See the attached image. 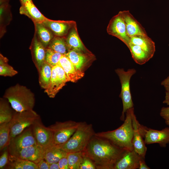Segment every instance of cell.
<instances>
[{
	"label": "cell",
	"instance_id": "cell-30",
	"mask_svg": "<svg viewBox=\"0 0 169 169\" xmlns=\"http://www.w3.org/2000/svg\"><path fill=\"white\" fill-rule=\"evenodd\" d=\"M64 37L55 36L46 48L50 49L63 55L67 54L68 49Z\"/></svg>",
	"mask_w": 169,
	"mask_h": 169
},
{
	"label": "cell",
	"instance_id": "cell-13",
	"mask_svg": "<svg viewBox=\"0 0 169 169\" xmlns=\"http://www.w3.org/2000/svg\"><path fill=\"white\" fill-rule=\"evenodd\" d=\"M44 150L36 145L30 146L9 152V155L37 163L43 158Z\"/></svg>",
	"mask_w": 169,
	"mask_h": 169
},
{
	"label": "cell",
	"instance_id": "cell-4",
	"mask_svg": "<svg viewBox=\"0 0 169 169\" xmlns=\"http://www.w3.org/2000/svg\"><path fill=\"white\" fill-rule=\"evenodd\" d=\"M95 133L92 124L80 122L73 135L60 147L67 153L84 151Z\"/></svg>",
	"mask_w": 169,
	"mask_h": 169
},
{
	"label": "cell",
	"instance_id": "cell-18",
	"mask_svg": "<svg viewBox=\"0 0 169 169\" xmlns=\"http://www.w3.org/2000/svg\"><path fill=\"white\" fill-rule=\"evenodd\" d=\"M58 64L64 70L69 81L76 82L84 76L83 72L77 69L65 54L61 57Z\"/></svg>",
	"mask_w": 169,
	"mask_h": 169
},
{
	"label": "cell",
	"instance_id": "cell-17",
	"mask_svg": "<svg viewBox=\"0 0 169 169\" xmlns=\"http://www.w3.org/2000/svg\"><path fill=\"white\" fill-rule=\"evenodd\" d=\"M121 12L125 23L127 34L130 38L137 35L148 36L145 29L129 10Z\"/></svg>",
	"mask_w": 169,
	"mask_h": 169
},
{
	"label": "cell",
	"instance_id": "cell-39",
	"mask_svg": "<svg viewBox=\"0 0 169 169\" xmlns=\"http://www.w3.org/2000/svg\"><path fill=\"white\" fill-rule=\"evenodd\" d=\"M37 164L38 169H49V164L44 158L41 159Z\"/></svg>",
	"mask_w": 169,
	"mask_h": 169
},
{
	"label": "cell",
	"instance_id": "cell-26",
	"mask_svg": "<svg viewBox=\"0 0 169 169\" xmlns=\"http://www.w3.org/2000/svg\"><path fill=\"white\" fill-rule=\"evenodd\" d=\"M127 47L133 60L139 64H145L153 57L138 45L130 43Z\"/></svg>",
	"mask_w": 169,
	"mask_h": 169
},
{
	"label": "cell",
	"instance_id": "cell-6",
	"mask_svg": "<svg viewBox=\"0 0 169 169\" xmlns=\"http://www.w3.org/2000/svg\"><path fill=\"white\" fill-rule=\"evenodd\" d=\"M39 117V115L33 110L22 112L15 111L11 120L10 140L32 126Z\"/></svg>",
	"mask_w": 169,
	"mask_h": 169
},
{
	"label": "cell",
	"instance_id": "cell-3",
	"mask_svg": "<svg viewBox=\"0 0 169 169\" xmlns=\"http://www.w3.org/2000/svg\"><path fill=\"white\" fill-rule=\"evenodd\" d=\"M3 97L17 112L33 110L35 104L34 94L26 86L18 84L7 89Z\"/></svg>",
	"mask_w": 169,
	"mask_h": 169
},
{
	"label": "cell",
	"instance_id": "cell-37",
	"mask_svg": "<svg viewBox=\"0 0 169 169\" xmlns=\"http://www.w3.org/2000/svg\"><path fill=\"white\" fill-rule=\"evenodd\" d=\"M160 115L165 120L166 124L169 126V107H162L160 110Z\"/></svg>",
	"mask_w": 169,
	"mask_h": 169
},
{
	"label": "cell",
	"instance_id": "cell-41",
	"mask_svg": "<svg viewBox=\"0 0 169 169\" xmlns=\"http://www.w3.org/2000/svg\"><path fill=\"white\" fill-rule=\"evenodd\" d=\"M145 158L141 157L139 162V169H150V168L148 167L146 164L145 160Z\"/></svg>",
	"mask_w": 169,
	"mask_h": 169
},
{
	"label": "cell",
	"instance_id": "cell-21",
	"mask_svg": "<svg viewBox=\"0 0 169 169\" xmlns=\"http://www.w3.org/2000/svg\"><path fill=\"white\" fill-rule=\"evenodd\" d=\"M90 53L71 50H69L65 55L77 69L82 70L89 61L90 57H92V54Z\"/></svg>",
	"mask_w": 169,
	"mask_h": 169
},
{
	"label": "cell",
	"instance_id": "cell-10",
	"mask_svg": "<svg viewBox=\"0 0 169 169\" xmlns=\"http://www.w3.org/2000/svg\"><path fill=\"white\" fill-rule=\"evenodd\" d=\"M33 133L37 145L44 150L52 145L53 133L48 127L43 124L40 117L31 126Z\"/></svg>",
	"mask_w": 169,
	"mask_h": 169
},
{
	"label": "cell",
	"instance_id": "cell-2",
	"mask_svg": "<svg viewBox=\"0 0 169 169\" xmlns=\"http://www.w3.org/2000/svg\"><path fill=\"white\" fill-rule=\"evenodd\" d=\"M133 107L128 110L123 123L119 128L111 131L95 133L97 136L107 139L115 145L125 150L133 149L132 144L134 129L132 115Z\"/></svg>",
	"mask_w": 169,
	"mask_h": 169
},
{
	"label": "cell",
	"instance_id": "cell-40",
	"mask_svg": "<svg viewBox=\"0 0 169 169\" xmlns=\"http://www.w3.org/2000/svg\"><path fill=\"white\" fill-rule=\"evenodd\" d=\"M161 84L164 87L166 92L169 93V75L166 79L161 82Z\"/></svg>",
	"mask_w": 169,
	"mask_h": 169
},
{
	"label": "cell",
	"instance_id": "cell-15",
	"mask_svg": "<svg viewBox=\"0 0 169 169\" xmlns=\"http://www.w3.org/2000/svg\"><path fill=\"white\" fill-rule=\"evenodd\" d=\"M134 134L132 144L134 150L142 157L145 158L147 147L140 130L141 124L137 120L134 112L132 115Z\"/></svg>",
	"mask_w": 169,
	"mask_h": 169
},
{
	"label": "cell",
	"instance_id": "cell-34",
	"mask_svg": "<svg viewBox=\"0 0 169 169\" xmlns=\"http://www.w3.org/2000/svg\"><path fill=\"white\" fill-rule=\"evenodd\" d=\"M63 55L48 48H46L45 61L53 67L57 64Z\"/></svg>",
	"mask_w": 169,
	"mask_h": 169
},
{
	"label": "cell",
	"instance_id": "cell-1",
	"mask_svg": "<svg viewBox=\"0 0 169 169\" xmlns=\"http://www.w3.org/2000/svg\"><path fill=\"white\" fill-rule=\"evenodd\" d=\"M125 150L107 139L95 135L84 151L95 164L97 169H113Z\"/></svg>",
	"mask_w": 169,
	"mask_h": 169
},
{
	"label": "cell",
	"instance_id": "cell-12",
	"mask_svg": "<svg viewBox=\"0 0 169 169\" xmlns=\"http://www.w3.org/2000/svg\"><path fill=\"white\" fill-rule=\"evenodd\" d=\"M144 138L146 144L158 143L161 147H165L169 143V127L158 130L146 127Z\"/></svg>",
	"mask_w": 169,
	"mask_h": 169
},
{
	"label": "cell",
	"instance_id": "cell-9",
	"mask_svg": "<svg viewBox=\"0 0 169 169\" xmlns=\"http://www.w3.org/2000/svg\"><path fill=\"white\" fill-rule=\"evenodd\" d=\"M69 80L63 68L58 64L52 67L50 83L44 90L48 95L54 98Z\"/></svg>",
	"mask_w": 169,
	"mask_h": 169
},
{
	"label": "cell",
	"instance_id": "cell-35",
	"mask_svg": "<svg viewBox=\"0 0 169 169\" xmlns=\"http://www.w3.org/2000/svg\"><path fill=\"white\" fill-rule=\"evenodd\" d=\"M96 166L93 161L85 153L79 169H96Z\"/></svg>",
	"mask_w": 169,
	"mask_h": 169
},
{
	"label": "cell",
	"instance_id": "cell-24",
	"mask_svg": "<svg viewBox=\"0 0 169 169\" xmlns=\"http://www.w3.org/2000/svg\"><path fill=\"white\" fill-rule=\"evenodd\" d=\"M67 153L60 147L52 145L44 149L43 158L49 164L58 162Z\"/></svg>",
	"mask_w": 169,
	"mask_h": 169
},
{
	"label": "cell",
	"instance_id": "cell-33",
	"mask_svg": "<svg viewBox=\"0 0 169 169\" xmlns=\"http://www.w3.org/2000/svg\"><path fill=\"white\" fill-rule=\"evenodd\" d=\"M8 59L7 58L0 54V75L3 76L12 77L18 73V72L8 63Z\"/></svg>",
	"mask_w": 169,
	"mask_h": 169
},
{
	"label": "cell",
	"instance_id": "cell-42",
	"mask_svg": "<svg viewBox=\"0 0 169 169\" xmlns=\"http://www.w3.org/2000/svg\"><path fill=\"white\" fill-rule=\"evenodd\" d=\"M49 169H60L58 162L49 164Z\"/></svg>",
	"mask_w": 169,
	"mask_h": 169
},
{
	"label": "cell",
	"instance_id": "cell-23",
	"mask_svg": "<svg viewBox=\"0 0 169 169\" xmlns=\"http://www.w3.org/2000/svg\"><path fill=\"white\" fill-rule=\"evenodd\" d=\"M130 43L140 47L153 57L156 51L155 43L148 36L137 35L131 37Z\"/></svg>",
	"mask_w": 169,
	"mask_h": 169
},
{
	"label": "cell",
	"instance_id": "cell-22",
	"mask_svg": "<svg viewBox=\"0 0 169 169\" xmlns=\"http://www.w3.org/2000/svg\"><path fill=\"white\" fill-rule=\"evenodd\" d=\"M65 40L68 50H74L85 53H90L81 40L78 34L76 25L70 30Z\"/></svg>",
	"mask_w": 169,
	"mask_h": 169
},
{
	"label": "cell",
	"instance_id": "cell-14",
	"mask_svg": "<svg viewBox=\"0 0 169 169\" xmlns=\"http://www.w3.org/2000/svg\"><path fill=\"white\" fill-rule=\"evenodd\" d=\"M141 157L134 150H126L117 161L113 169H139Z\"/></svg>",
	"mask_w": 169,
	"mask_h": 169
},
{
	"label": "cell",
	"instance_id": "cell-5",
	"mask_svg": "<svg viewBox=\"0 0 169 169\" xmlns=\"http://www.w3.org/2000/svg\"><path fill=\"white\" fill-rule=\"evenodd\" d=\"M115 72L118 75L121 84V91L120 96L123 103V111L120 117L121 120L124 121L125 114L129 109L133 107V103L130 91V81L132 76L136 72L134 69L125 71L123 69H118Z\"/></svg>",
	"mask_w": 169,
	"mask_h": 169
},
{
	"label": "cell",
	"instance_id": "cell-43",
	"mask_svg": "<svg viewBox=\"0 0 169 169\" xmlns=\"http://www.w3.org/2000/svg\"><path fill=\"white\" fill-rule=\"evenodd\" d=\"M163 103L169 105V93L166 92L165 99L163 102Z\"/></svg>",
	"mask_w": 169,
	"mask_h": 169
},
{
	"label": "cell",
	"instance_id": "cell-11",
	"mask_svg": "<svg viewBox=\"0 0 169 169\" xmlns=\"http://www.w3.org/2000/svg\"><path fill=\"white\" fill-rule=\"evenodd\" d=\"M37 145L33 135L31 126L11 138L8 147V152L30 146Z\"/></svg>",
	"mask_w": 169,
	"mask_h": 169
},
{
	"label": "cell",
	"instance_id": "cell-29",
	"mask_svg": "<svg viewBox=\"0 0 169 169\" xmlns=\"http://www.w3.org/2000/svg\"><path fill=\"white\" fill-rule=\"evenodd\" d=\"M11 121L0 124V150L7 148L10 140Z\"/></svg>",
	"mask_w": 169,
	"mask_h": 169
},
{
	"label": "cell",
	"instance_id": "cell-36",
	"mask_svg": "<svg viewBox=\"0 0 169 169\" xmlns=\"http://www.w3.org/2000/svg\"><path fill=\"white\" fill-rule=\"evenodd\" d=\"M9 154L8 147L4 149V151L0 157V169L5 167L9 161Z\"/></svg>",
	"mask_w": 169,
	"mask_h": 169
},
{
	"label": "cell",
	"instance_id": "cell-7",
	"mask_svg": "<svg viewBox=\"0 0 169 169\" xmlns=\"http://www.w3.org/2000/svg\"><path fill=\"white\" fill-rule=\"evenodd\" d=\"M79 123L69 120L57 121L49 126L53 132L52 145L60 147L66 143L75 131Z\"/></svg>",
	"mask_w": 169,
	"mask_h": 169
},
{
	"label": "cell",
	"instance_id": "cell-44",
	"mask_svg": "<svg viewBox=\"0 0 169 169\" xmlns=\"http://www.w3.org/2000/svg\"><path fill=\"white\" fill-rule=\"evenodd\" d=\"M32 0H20L21 4L25 3L26 2L28 1H32Z\"/></svg>",
	"mask_w": 169,
	"mask_h": 169
},
{
	"label": "cell",
	"instance_id": "cell-25",
	"mask_svg": "<svg viewBox=\"0 0 169 169\" xmlns=\"http://www.w3.org/2000/svg\"><path fill=\"white\" fill-rule=\"evenodd\" d=\"M35 33L37 38L46 48L54 37L53 33L42 23H34Z\"/></svg>",
	"mask_w": 169,
	"mask_h": 169
},
{
	"label": "cell",
	"instance_id": "cell-32",
	"mask_svg": "<svg viewBox=\"0 0 169 169\" xmlns=\"http://www.w3.org/2000/svg\"><path fill=\"white\" fill-rule=\"evenodd\" d=\"M84 155V151L67 153L69 169H79Z\"/></svg>",
	"mask_w": 169,
	"mask_h": 169
},
{
	"label": "cell",
	"instance_id": "cell-20",
	"mask_svg": "<svg viewBox=\"0 0 169 169\" xmlns=\"http://www.w3.org/2000/svg\"><path fill=\"white\" fill-rule=\"evenodd\" d=\"M19 12L21 14H24L30 18L34 23H42L47 19L36 7L32 0L21 4Z\"/></svg>",
	"mask_w": 169,
	"mask_h": 169
},
{
	"label": "cell",
	"instance_id": "cell-28",
	"mask_svg": "<svg viewBox=\"0 0 169 169\" xmlns=\"http://www.w3.org/2000/svg\"><path fill=\"white\" fill-rule=\"evenodd\" d=\"M52 67L45 61L38 71L39 83L41 88L44 90L47 88L50 83L52 76Z\"/></svg>",
	"mask_w": 169,
	"mask_h": 169
},
{
	"label": "cell",
	"instance_id": "cell-27",
	"mask_svg": "<svg viewBox=\"0 0 169 169\" xmlns=\"http://www.w3.org/2000/svg\"><path fill=\"white\" fill-rule=\"evenodd\" d=\"M6 168L10 169H38L36 163L29 161L17 158L9 155Z\"/></svg>",
	"mask_w": 169,
	"mask_h": 169
},
{
	"label": "cell",
	"instance_id": "cell-31",
	"mask_svg": "<svg viewBox=\"0 0 169 169\" xmlns=\"http://www.w3.org/2000/svg\"><path fill=\"white\" fill-rule=\"evenodd\" d=\"M9 102L1 98L0 100V124L10 121L14 112L9 104Z\"/></svg>",
	"mask_w": 169,
	"mask_h": 169
},
{
	"label": "cell",
	"instance_id": "cell-38",
	"mask_svg": "<svg viewBox=\"0 0 169 169\" xmlns=\"http://www.w3.org/2000/svg\"><path fill=\"white\" fill-rule=\"evenodd\" d=\"M58 163L60 169H69L67 155L61 158Z\"/></svg>",
	"mask_w": 169,
	"mask_h": 169
},
{
	"label": "cell",
	"instance_id": "cell-45",
	"mask_svg": "<svg viewBox=\"0 0 169 169\" xmlns=\"http://www.w3.org/2000/svg\"><path fill=\"white\" fill-rule=\"evenodd\" d=\"M168 45H169V44H168Z\"/></svg>",
	"mask_w": 169,
	"mask_h": 169
},
{
	"label": "cell",
	"instance_id": "cell-16",
	"mask_svg": "<svg viewBox=\"0 0 169 169\" xmlns=\"http://www.w3.org/2000/svg\"><path fill=\"white\" fill-rule=\"evenodd\" d=\"M55 36L64 37L75 25L74 21L53 20L47 18L43 23Z\"/></svg>",
	"mask_w": 169,
	"mask_h": 169
},
{
	"label": "cell",
	"instance_id": "cell-8",
	"mask_svg": "<svg viewBox=\"0 0 169 169\" xmlns=\"http://www.w3.org/2000/svg\"><path fill=\"white\" fill-rule=\"evenodd\" d=\"M107 31L109 35L117 38L128 47L130 38L127 34L125 23L121 11L110 20Z\"/></svg>",
	"mask_w": 169,
	"mask_h": 169
},
{
	"label": "cell",
	"instance_id": "cell-19",
	"mask_svg": "<svg viewBox=\"0 0 169 169\" xmlns=\"http://www.w3.org/2000/svg\"><path fill=\"white\" fill-rule=\"evenodd\" d=\"M31 50L34 63L39 71L45 61L46 48L38 39L35 34L32 42Z\"/></svg>",
	"mask_w": 169,
	"mask_h": 169
}]
</instances>
